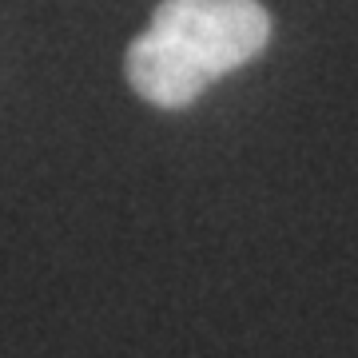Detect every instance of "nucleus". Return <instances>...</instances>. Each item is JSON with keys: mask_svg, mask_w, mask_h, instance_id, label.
Returning a JSON list of instances; mask_svg holds the SVG:
<instances>
[{"mask_svg": "<svg viewBox=\"0 0 358 358\" xmlns=\"http://www.w3.org/2000/svg\"><path fill=\"white\" fill-rule=\"evenodd\" d=\"M271 40L259 0H159L128 48V84L155 108H187Z\"/></svg>", "mask_w": 358, "mask_h": 358, "instance_id": "1", "label": "nucleus"}]
</instances>
